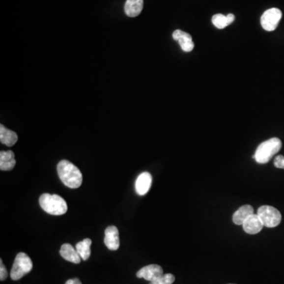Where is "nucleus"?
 I'll return each instance as SVG.
<instances>
[{"label":"nucleus","instance_id":"14","mask_svg":"<svg viewBox=\"0 0 284 284\" xmlns=\"http://www.w3.org/2000/svg\"><path fill=\"white\" fill-rule=\"evenodd\" d=\"M254 214V209L250 204H246L238 208L233 215V222L237 225H242L246 219Z\"/></svg>","mask_w":284,"mask_h":284},{"label":"nucleus","instance_id":"13","mask_svg":"<svg viewBox=\"0 0 284 284\" xmlns=\"http://www.w3.org/2000/svg\"><path fill=\"white\" fill-rule=\"evenodd\" d=\"M144 6V0H126L124 10L126 15L135 18L142 13Z\"/></svg>","mask_w":284,"mask_h":284},{"label":"nucleus","instance_id":"16","mask_svg":"<svg viewBox=\"0 0 284 284\" xmlns=\"http://www.w3.org/2000/svg\"><path fill=\"white\" fill-rule=\"evenodd\" d=\"M0 142L6 146L11 147L18 142V135L12 130L6 129L3 125H0Z\"/></svg>","mask_w":284,"mask_h":284},{"label":"nucleus","instance_id":"1","mask_svg":"<svg viewBox=\"0 0 284 284\" xmlns=\"http://www.w3.org/2000/svg\"><path fill=\"white\" fill-rule=\"evenodd\" d=\"M58 177L62 183L70 189H77L82 186V174L74 164L68 160H61L57 166Z\"/></svg>","mask_w":284,"mask_h":284},{"label":"nucleus","instance_id":"6","mask_svg":"<svg viewBox=\"0 0 284 284\" xmlns=\"http://www.w3.org/2000/svg\"><path fill=\"white\" fill-rule=\"evenodd\" d=\"M281 18H282L281 10L277 8H271L267 10L262 14V16L260 18V24L264 30L272 32L277 28Z\"/></svg>","mask_w":284,"mask_h":284},{"label":"nucleus","instance_id":"3","mask_svg":"<svg viewBox=\"0 0 284 284\" xmlns=\"http://www.w3.org/2000/svg\"><path fill=\"white\" fill-rule=\"evenodd\" d=\"M282 148V142L277 138H272L262 142L256 148L254 160L260 164H267L277 154Z\"/></svg>","mask_w":284,"mask_h":284},{"label":"nucleus","instance_id":"22","mask_svg":"<svg viewBox=\"0 0 284 284\" xmlns=\"http://www.w3.org/2000/svg\"><path fill=\"white\" fill-rule=\"evenodd\" d=\"M65 284H82L80 280L78 279H71V280H69L66 281Z\"/></svg>","mask_w":284,"mask_h":284},{"label":"nucleus","instance_id":"5","mask_svg":"<svg viewBox=\"0 0 284 284\" xmlns=\"http://www.w3.org/2000/svg\"><path fill=\"white\" fill-rule=\"evenodd\" d=\"M257 215L262 221L264 226L269 228L278 226L282 220V215L280 211L269 205L260 206L257 210Z\"/></svg>","mask_w":284,"mask_h":284},{"label":"nucleus","instance_id":"2","mask_svg":"<svg viewBox=\"0 0 284 284\" xmlns=\"http://www.w3.org/2000/svg\"><path fill=\"white\" fill-rule=\"evenodd\" d=\"M39 202L44 212L53 216L65 214L68 209L66 200L57 194H43Z\"/></svg>","mask_w":284,"mask_h":284},{"label":"nucleus","instance_id":"11","mask_svg":"<svg viewBox=\"0 0 284 284\" xmlns=\"http://www.w3.org/2000/svg\"><path fill=\"white\" fill-rule=\"evenodd\" d=\"M152 178L150 173L143 172L138 177L135 182V190L140 196L145 195L148 192L152 185Z\"/></svg>","mask_w":284,"mask_h":284},{"label":"nucleus","instance_id":"4","mask_svg":"<svg viewBox=\"0 0 284 284\" xmlns=\"http://www.w3.org/2000/svg\"><path fill=\"white\" fill-rule=\"evenodd\" d=\"M32 269V261L30 257L25 253H19L14 260L10 277L13 280H20Z\"/></svg>","mask_w":284,"mask_h":284},{"label":"nucleus","instance_id":"21","mask_svg":"<svg viewBox=\"0 0 284 284\" xmlns=\"http://www.w3.org/2000/svg\"><path fill=\"white\" fill-rule=\"evenodd\" d=\"M274 165L276 168L284 169V156L282 155L276 156L274 160Z\"/></svg>","mask_w":284,"mask_h":284},{"label":"nucleus","instance_id":"7","mask_svg":"<svg viewBox=\"0 0 284 284\" xmlns=\"http://www.w3.org/2000/svg\"><path fill=\"white\" fill-rule=\"evenodd\" d=\"M164 275L163 268L158 264H150L143 267L142 269L137 272V277L140 279H144L148 281H154L160 276Z\"/></svg>","mask_w":284,"mask_h":284},{"label":"nucleus","instance_id":"10","mask_svg":"<svg viewBox=\"0 0 284 284\" xmlns=\"http://www.w3.org/2000/svg\"><path fill=\"white\" fill-rule=\"evenodd\" d=\"M242 227L247 234H258L264 226L258 215L253 214L246 219Z\"/></svg>","mask_w":284,"mask_h":284},{"label":"nucleus","instance_id":"12","mask_svg":"<svg viewBox=\"0 0 284 284\" xmlns=\"http://www.w3.org/2000/svg\"><path fill=\"white\" fill-rule=\"evenodd\" d=\"M60 255L67 261L74 263V264H80L81 258L80 255L78 254L76 248L73 247L69 243H65L61 246Z\"/></svg>","mask_w":284,"mask_h":284},{"label":"nucleus","instance_id":"20","mask_svg":"<svg viewBox=\"0 0 284 284\" xmlns=\"http://www.w3.org/2000/svg\"><path fill=\"white\" fill-rule=\"evenodd\" d=\"M0 264H1V266H0V280H1V281H3V280H5L7 278L8 272H7V270H6L4 264L2 263V260H0Z\"/></svg>","mask_w":284,"mask_h":284},{"label":"nucleus","instance_id":"9","mask_svg":"<svg viewBox=\"0 0 284 284\" xmlns=\"http://www.w3.org/2000/svg\"><path fill=\"white\" fill-rule=\"evenodd\" d=\"M104 243L110 250H117L119 248V234L115 226H109L105 230Z\"/></svg>","mask_w":284,"mask_h":284},{"label":"nucleus","instance_id":"8","mask_svg":"<svg viewBox=\"0 0 284 284\" xmlns=\"http://www.w3.org/2000/svg\"><path fill=\"white\" fill-rule=\"evenodd\" d=\"M173 39L178 41L182 51L185 52H190L194 50V43L192 40V36L184 31L177 29L172 34Z\"/></svg>","mask_w":284,"mask_h":284},{"label":"nucleus","instance_id":"15","mask_svg":"<svg viewBox=\"0 0 284 284\" xmlns=\"http://www.w3.org/2000/svg\"><path fill=\"white\" fill-rule=\"evenodd\" d=\"M16 160L12 151H2L0 152V169L1 170H11L15 167Z\"/></svg>","mask_w":284,"mask_h":284},{"label":"nucleus","instance_id":"18","mask_svg":"<svg viewBox=\"0 0 284 284\" xmlns=\"http://www.w3.org/2000/svg\"><path fill=\"white\" fill-rule=\"evenodd\" d=\"M91 245H92V240L90 238H85L84 240L77 243L75 248L82 260H87L89 258L91 255Z\"/></svg>","mask_w":284,"mask_h":284},{"label":"nucleus","instance_id":"19","mask_svg":"<svg viewBox=\"0 0 284 284\" xmlns=\"http://www.w3.org/2000/svg\"><path fill=\"white\" fill-rule=\"evenodd\" d=\"M174 280H175L174 276L168 273V274L163 275L154 281L150 282V284H172L174 282Z\"/></svg>","mask_w":284,"mask_h":284},{"label":"nucleus","instance_id":"17","mask_svg":"<svg viewBox=\"0 0 284 284\" xmlns=\"http://www.w3.org/2000/svg\"><path fill=\"white\" fill-rule=\"evenodd\" d=\"M234 15L233 14H229L225 16L224 14H215L214 16L212 18V22L216 26V28L223 29L226 28L227 26L233 23L234 21Z\"/></svg>","mask_w":284,"mask_h":284}]
</instances>
